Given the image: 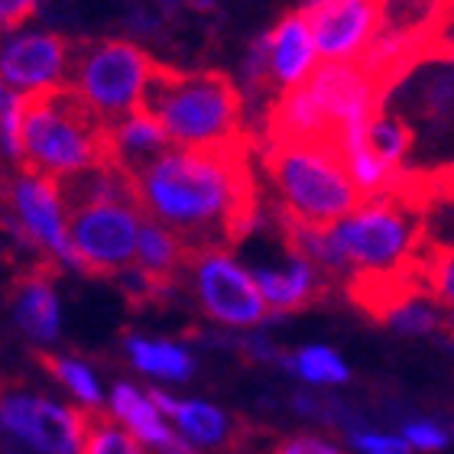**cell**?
Listing matches in <instances>:
<instances>
[{
  "instance_id": "cell-26",
  "label": "cell",
  "mask_w": 454,
  "mask_h": 454,
  "mask_svg": "<svg viewBox=\"0 0 454 454\" xmlns=\"http://www.w3.org/2000/svg\"><path fill=\"white\" fill-rule=\"evenodd\" d=\"M270 454H344V451L318 435H293V438H283Z\"/></svg>"
},
{
  "instance_id": "cell-29",
  "label": "cell",
  "mask_w": 454,
  "mask_h": 454,
  "mask_svg": "<svg viewBox=\"0 0 454 454\" xmlns=\"http://www.w3.org/2000/svg\"><path fill=\"white\" fill-rule=\"evenodd\" d=\"M160 448H162L166 454H199L195 448L189 445V442H182V438H176L172 432H169V438H166V442H162Z\"/></svg>"
},
{
  "instance_id": "cell-18",
  "label": "cell",
  "mask_w": 454,
  "mask_h": 454,
  "mask_svg": "<svg viewBox=\"0 0 454 454\" xmlns=\"http://www.w3.org/2000/svg\"><path fill=\"white\" fill-rule=\"evenodd\" d=\"M360 137H364V146H367L370 156H373L393 179L403 172V160H406V153L412 150V143H416L412 127H409L399 114H389L387 107L373 114L370 121H364Z\"/></svg>"
},
{
  "instance_id": "cell-10",
  "label": "cell",
  "mask_w": 454,
  "mask_h": 454,
  "mask_svg": "<svg viewBox=\"0 0 454 454\" xmlns=\"http://www.w3.org/2000/svg\"><path fill=\"white\" fill-rule=\"evenodd\" d=\"M302 17L318 62H357L380 33L383 0H312Z\"/></svg>"
},
{
  "instance_id": "cell-12",
  "label": "cell",
  "mask_w": 454,
  "mask_h": 454,
  "mask_svg": "<svg viewBox=\"0 0 454 454\" xmlns=\"http://www.w3.org/2000/svg\"><path fill=\"white\" fill-rule=\"evenodd\" d=\"M0 426L43 454H75V419L49 399L0 393Z\"/></svg>"
},
{
  "instance_id": "cell-9",
  "label": "cell",
  "mask_w": 454,
  "mask_h": 454,
  "mask_svg": "<svg viewBox=\"0 0 454 454\" xmlns=\"http://www.w3.org/2000/svg\"><path fill=\"white\" fill-rule=\"evenodd\" d=\"M0 205H10V224L17 234H27L29 244H43L56 260L78 270V256L66 234V205L59 195V179L20 169L17 179L0 189Z\"/></svg>"
},
{
  "instance_id": "cell-7",
  "label": "cell",
  "mask_w": 454,
  "mask_h": 454,
  "mask_svg": "<svg viewBox=\"0 0 454 454\" xmlns=\"http://www.w3.org/2000/svg\"><path fill=\"white\" fill-rule=\"evenodd\" d=\"M140 205L121 199H88L66 205V234L78 270L91 276H121L137 256Z\"/></svg>"
},
{
  "instance_id": "cell-2",
  "label": "cell",
  "mask_w": 454,
  "mask_h": 454,
  "mask_svg": "<svg viewBox=\"0 0 454 454\" xmlns=\"http://www.w3.org/2000/svg\"><path fill=\"white\" fill-rule=\"evenodd\" d=\"M114 162L111 123L72 85L20 95V169L52 179Z\"/></svg>"
},
{
  "instance_id": "cell-11",
  "label": "cell",
  "mask_w": 454,
  "mask_h": 454,
  "mask_svg": "<svg viewBox=\"0 0 454 454\" xmlns=\"http://www.w3.org/2000/svg\"><path fill=\"white\" fill-rule=\"evenodd\" d=\"M72 39L62 33H23L0 46V82L20 95L66 85Z\"/></svg>"
},
{
  "instance_id": "cell-22",
  "label": "cell",
  "mask_w": 454,
  "mask_h": 454,
  "mask_svg": "<svg viewBox=\"0 0 454 454\" xmlns=\"http://www.w3.org/2000/svg\"><path fill=\"white\" fill-rule=\"evenodd\" d=\"M383 325H393L403 334H432L445 328V305L432 302L428 295H416L406 305H399Z\"/></svg>"
},
{
  "instance_id": "cell-3",
  "label": "cell",
  "mask_w": 454,
  "mask_h": 454,
  "mask_svg": "<svg viewBox=\"0 0 454 454\" xmlns=\"http://www.w3.org/2000/svg\"><path fill=\"white\" fill-rule=\"evenodd\" d=\"M140 111L160 121L172 146L247 140L244 95L224 72H182L156 62L143 88Z\"/></svg>"
},
{
  "instance_id": "cell-4",
  "label": "cell",
  "mask_w": 454,
  "mask_h": 454,
  "mask_svg": "<svg viewBox=\"0 0 454 454\" xmlns=\"http://www.w3.org/2000/svg\"><path fill=\"white\" fill-rule=\"evenodd\" d=\"M328 244L340 273H396L419 270L428 250L426 205L387 189L370 195L357 208L328 227Z\"/></svg>"
},
{
  "instance_id": "cell-28",
  "label": "cell",
  "mask_w": 454,
  "mask_h": 454,
  "mask_svg": "<svg viewBox=\"0 0 454 454\" xmlns=\"http://www.w3.org/2000/svg\"><path fill=\"white\" fill-rule=\"evenodd\" d=\"M39 0H0V29H20L33 13Z\"/></svg>"
},
{
  "instance_id": "cell-19",
  "label": "cell",
  "mask_w": 454,
  "mask_h": 454,
  "mask_svg": "<svg viewBox=\"0 0 454 454\" xmlns=\"http://www.w3.org/2000/svg\"><path fill=\"white\" fill-rule=\"evenodd\" d=\"M172 419L179 422V428L192 442L211 448H234L240 445V426H231V419L221 412V409L208 406V403H199V399H189V403H179L172 406Z\"/></svg>"
},
{
  "instance_id": "cell-21",
  "label": "cell",
  "mask_w": 454,
  "mask_h": 454,
  "mask_svg": "<svg viewBox=\"0 0 454 454\" xmlns=\"http://www.w3.org/2000/svg\"><path fill=\"white\" fill-rule=\"evenodd\" d=\"M127 350H130L133 364L143 370V373H153V377H166V380H185L192 377V357L176 344H166V340H146V338H130L127 340Z\"/></svg>"
},
{
  "instance_id": "cell-13",
  "label": "cell",
  "mask_w": 454,
  "mask_h": 454,
  "mask_svg": "<svg viewBox=\"0 0 454 454\" xmlns=\"http://www.w3.org/2000/svg\"><path fill=\"white\" fill-rule=\"evenodd\" d=\"M250 276H254L256 293L263 299L266 312H276V315L312 309V305L322 302L325 295H328V289H332V279H328L309 256H302L299 250H293V247H286L283 266H260V270Z\"/></svg>"
},
{
  "instance_id": "cell-8",
  "label": "cell",
  "mask_w": 454,
  "mask_h": 454,
  "mask_svg": "<svg viewBox=\"0 0 454 454\" xmlns=\"http://www.w3.org/2000/svg\"><path fill=\"white\" fill-rule=\"evenodd\" d=\"M182 273H192V289L199 295L201 309L221 325L250 328L266 318V305L256 293L254 276L237 263L227 250H201L185 254Z\"/></svg>"
},
{
  "instance_id": "cell-27",
  "label": "cell",
  "mask_w": 454,
  "mask_h": 454,
  "mask_svg": "<svg viewBox=\"0 0 454 454\" xmlns=\"http://www.w3.org/2000/svg\"><path fill=\"white\" fill-rule=\"evenodd\" d=\"M354 445L364 454H409L406 442L393 435H367V432H357V435H354Z\"/></svg>"
},
{
  "instance_id": "cell-23",
  "label": "cell",
  "mask_w": 454,
  "mask_h": 454,
  "mask_svg": "<svg viewBox=\"0 0 454 454\" xmlns=\"http://www.w3.org/2000/svg\"><path fill=\"white\" fill-rule=\"evenodd\" d=\"M39 364L52 373V377L68 387L82 399V406H101V389H98V380L95 373L85 367V364H78V360H68V357H52V354H39Z\"/></svg>"
},
{
  "instance_id": "cell-20",
  "label": "cell",
  "mask_w": 454,
  "mask_h": 454,
  "mask_svg": "<svg viewBox=\"0 0 454 454\" xmlns=\"http://www.w3.org/2000/svg\"><path fill=\"white\" fill-rule=\"evenodd\" d=\"M111 406H114V416L121 419L123 426H127V432H130L137 442H146V445L160 448L162 442L169 438V428L162 426L156 406H153L143 393H137L130 383H117V387H114Z\"/></svg>"
},
{
  "instance_id": "cell-25",
  "label": "cell",
  "mask_w": 454,
  "mask_h": 454,
  "mask_svg": "<svg viewBox=\"0 0 454 454\" xmlns=\"http://www.w3.org/2000/svg\"><path fill=\"white\" fill-rule=\"evenodd\" d=\"M403 442L409 448H422V451H442L451 442V432H445L435 422H412V426H406V438Z\"/></svg>"
},
{
  "instance_id": "cell-5",
  "label": "cell",
  "mask_w": 454,
  "mask_h": 454,
  "mask_svg": "<svg viewBox=\"0 0 454 454\" xmlns=\"http://www.w3.org/2000/svg\"><path fill=\"white\" fill-rule=\"evenodd\" d=\"M263 169L283 199V218L299 224L332 227L364 201L338 140L266 143Z\"/></svg>"
},
{
  "instance_id": "cell-1",
  "label": "cell",
  "mask_w": 454,
  "mask_h": 454,
  "mask_svg": "<svg viewBox=\"0 0 454 454\" xmlns=\"http://www.w3.org/2000/svg\"><path fill=\"white\" fill-rule=\"evenodd\" d=\"M130 176L140 211L172 231L185 254L231 250L260 215L250 137L224 146H166Z\"/></svg>"
},
{
  "instance_id": "cell-17",
  "label": "cell",
  "mask_w": 454,
  "mask_h": 454,
  "mask_svg": "<svg viewBox=\"0 0 454 454\" xmlns=\"http://www.w3.org/2000/svg\"><path fill=\"white\" fill-rule=\"evenodd\" d=\"M72 419H75V454H146L140 442L105 409H72Z\"/></svg>"
},
{
  "instance_id": "cell-14",
  "label": "cell",
  "mask_w": 454,
  "mask_h": 454,
  "mask_svg": "<svg viewBox=\"0 0 454 454\" xmlns=\"http://www.w3.org/2000/svg\"><path fill=\"white\" fill-rule=\"evenodd\" d=\"M266 39H270V82H273V88L289 91L299 82H305L309 72L315 68V62H318V56H315L302 10L286 13L279 20V27Z\"/></svg>"
},
{
  "instance_id": "cell-16",
  "label": "cell",
  "mask_w": 454,
  "mask_h": 454,
  "mask_svg": "<svg viewBox=\"0 0 454 454\" xmlns=\"http://www.w3.org/2000/svg\"><path fill=\"white\" fill-rule=\"evenodd\" d=\"M13 315L20 328L36 340H56L59 338V299L52 293L49 276L29 273L20 276L13 286Z\"/></svg>"
},
{
  "instance_id": "cell-24",
  "label": "cell",
  "mask_w": 454,
  "mask_h": 454,
  "mask_svg": "<svg viewBox=\"0 0 454 454\" xmlns=\"http://www.w3.org/2000/svg\"><path fill=\"white\" fill-rule=\"evenodd\" d=\"M293 364L309 383H344L348 380L344 360L328 348H305Z\"/></svg>"
},
{
  "instance_id": "cell-6",
  "label": "cell",
  "mask_w": 454,
  "mask_h": 454,
  "mask_svg": "<svg viewBox=\"0 0 454 454\" xmlns=\"http://www.w3.org/2000/svg\"><path fill=\"white\" fill-rule=\"evenodd\" d=\"M156 59L130 39H72L66 85H72L107 123L140 107L143 88Z\"/></svg>"
},
{
  "instance_id": "cell-15",
  "label": "cell",
  "mask_w": 454,
  "mask_h": 454,
  "mask_svg": "<svg viewBox=\"0 0 454 454\" xmlns=\"http://www.w3.org/2000/svg\"><path fill=\"white\" fill-rule=\"evenodd\" d=\"M133 263L150 283H156L162 293H169L179 283L182 263H185V247L176 240L172 231L153 221L150 215H140V231H137V256Z\"/></svg>"
}]
</instances>
